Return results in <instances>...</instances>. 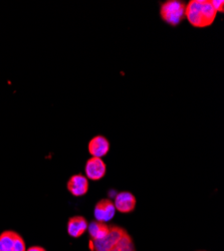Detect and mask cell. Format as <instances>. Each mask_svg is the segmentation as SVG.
Returning a JSON list of instances; mask_svg holds the SVG:
<instances>
[{"mask_svg": "<svg viewBox=\"0 0 224 251\" xmlns=\"http://www.w3.org/2000/svg\"><path fill=\"white\" fill-rule=\"evenodd\" d=\"M116 215V208L114 202L108 198L100 199L97 202L94 209V216L97 221L109 222Z\"/></svg>", "mask_w": 224, "mask_h": 251, "instance_id": "cell-5", "label": "cell"}, {"mask_svg": "<svg viewBox=\"0 0 224 251\" xmlns=\"http://www.w3.org/2000/svg\"><path fill=\"white\" fill-rule=\"evenodd\" d=\"M217 12L210 0H191L186 5L185 17L196 28H205L213 25Z\"/></svg>", "mask_w": 224, "mask_h": 251, "instance_id": "cell-1", "label": "cell"}, {"mask_svg": "<svg viewBox=\"0 0 224 251\" xmlns=\"http://www.w3.org/2000/svg\"><path fill=\"white\" fill-rule=\"evenodd\" d=\"M88 230H89L91 239L100 240V239H103L109 233L110 225H108L105 222L94 220L89 224Z\"/></svg>", "mask_w": 224, "mask_h": 251, "instance_id": "cell-11", "label": "cell"}, {"mask_svg": "<svg viewBox=\"0 0 224 251\" xmlns=\"http://www.w3.org/2000/svg\"><path fill=\"white\" fill-rule=\"evenodd\" d=\"M88 151L93 157H104L110 151V142L106 137L101 135L95 136L88 144Z\"/></svg>", "mask_w": 224, "mask_h": 251, "instance_id": "cell-9", "label": "cell"}, {"mask_svg": "<svg viewBox=\"0 0 224 251\" xmlns=\"http://www.w3.org/2000/svg\"><path fill=\"white\" fill-rule=\"evenodd\" d=\"M186 5L179 0H167L160 4V17L171 26L179 25L185 18Z\"/></svg>", "mask_w": 224, "mask_h": 251, "instance_id": "cell-2", "label": "cell"}, {"mask_svg": "<svg viewBox=\"0 0 224 251\" xmlns=\"http://www.w3.org/2000/svg\"><path fill=\"white\" fill-rule=\"evenodd\" d=\"M211 3H212V6L214 7V9L216 10V12H220V13H223L224 11V1H222V0H211Z\"/></svg>", "mask_w": 224, "mask_h": 251, "instance_id": "cell-13", "label": "cell"}, {"mask_svg": "<svg viewBox=\"0 0 224 251\" xmlns=\"http://www.w3.org/2000/svg\"><path fill=\"white\" fill-rule=\"evenodd\" d=\"M136 204H137L136 197L134 196L133 193L128 191L118 193L116 195L115 203H114L116 210H118L120 213H124V214L133 212L136 208Z\"/></svg>", "mask_w": 224, "mask_h": 251, "instance_id": "cell-7", "label": "cell"}, {"mask_svg": "<svg viewBox=\"0 0 224 251\" xmlns=\"http://www.w3.org/2000/svg\"><path fill=\"white\" fill-rule=\"evenodd\" d=\"M109 251H136L135 243L128 231L122 236Z\"/></svg>", "mask_w": 224, "mask_h": 251, "instance_id": "cell-12", "label": "cell"}, {"mask_svg": "<svg viewBox=\"0 0 224 251\" xmlns=\"http://www.w3.org/2000/svg\"><path fill=\"white\" fill-rule=\"evenodd\" d=\"M0 251H26L23 236L12 230H6L0 234Z\"/></svg>", "mask_w": 224, "mask_h": 251, "instance_id": "cell-4", "label": "cell"}, {"mask_svg": "<svg viewBox=\"0 0 224 251\" xmlns=\"http://www.w3.org/2000/svg\"><path fill=\"white\" fill-rule=\"evenodd\" d=\"M127 232V230L123 227L117 225H111L109 233L100 240L90 239L89 247L92 251H109L118 240Z\"/></svg>", "mask_w": 224, "mask_h": 251, "instance_id": "cell-3", "label": "cell"}, {"mask_svg": "<svg viewBox=\"0 0 224 251\" xmlns=\"http://www.w3.org/2000/svg\"><path fill=\"white\" fill-rule=\"evenodd\" d=\"M88 226V220L84 216H73L68 221V233L73 238H78L85 234Z\"/></svg>", "mask_w": 224, "mask_h": 251, "instance_id": "cell-10", "label": "cell"}, {"mask_svg": "<svg viewBox=\"0 0 224 251\" xmlns=\"http://www.w3.org/2000/svg\"><path fill=\"white\" fill-rule=\"evenodd\" d=\"M26 251H47L44 247L40 246H31L28 249H26Z\"/></svg>", "mask_w": 224, "mask_h": 251, "instance_id": "cell-14", "label": "cell"}, {"mask_svg": "<svg viewBox=\"0 0 224 251\" xmlns=\"http://www.w3.org/2000/svg\"><path fill=\"white\" fill-rule=\"evenodd\" d=\"M85 172L88 179L92 181H99L106 176L107 165L101 158L92 157L86 163Z\"/></svg>", "mask_w": 224, "mask_h": 251, "instance_id": "cell-6", "label": "cell"}, {"mask_svg": "<svg viewBox=\"0 0 224 251\" xmlns=\"http://www.w3.org/2000/svg\"><path fill=\"white\" fill-rule=\"evenodd\" d=\"M68 190L75 197H81L89 191V180L81 174L73 175L68 181Z\"/></svg>", "mask_w": 224, "mask_h": 251, "instance_id": "cell-8", "label": "cell"}]
</instances>
